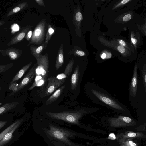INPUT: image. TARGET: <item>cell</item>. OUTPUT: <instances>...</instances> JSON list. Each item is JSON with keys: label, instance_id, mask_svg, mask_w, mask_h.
Wrapping results in <instances>:
<instances>
[{"label": "cell", "instance_id": "cell-1", "mask_svg": "<svg viewBox=\"0 0 146 146\" xmlns=\"http://www.w3.org/2000/svg\"><path fill=\"white\" fill-rule=\"evenodd\" d=\"M105 8L102 21L108 29L107 31L104 33L108 36L120 35L123 31L138 22L143 15V12L138 15L135 10L130 8L113 12L106 11Z\"/></svg>", "mask_w": 146, "mask_h": 146}, {"label": "cell", "instance_id": "cell-2", "mask_svg": "<svg viewBox=\"0 0 146 146\" xmlns=\"http://www.w3.org/2000/svg\"><path fill=\"white\" fill-rule=\"evenodd\" d=\"M86 90L88 97L93 103L129 116L130 111L125 105L94 82L88 83Z\"/></svg>", "mask_w": 146, "mask_h": 146}, {"label": "cell", "instance_id": "cell-3", "mask_svg": "<svg viewBox=\"0 0 146 146\" xmlns=\"http://www.w3.org/2000/svg\"><path fill=\"white\" fill-rule=\"evenodd\" d=\"M90 42L96 49L107 48L115 51L117 58L125 63L135 61L137 54H134L119 44L114 40L108 39L104 32L100 29L92 32L90 36Z\"/></svg>", "mask_w": 146, "mask_h": 146}, {"label": "cell", "instance_id": "cell-4", "mask_svg": "<svg viewBox=\"0 0 146 146\" xmlns=\"http://www.w3.org/2000/svg\"><path fill=\"white\" fill-rule=\"evenodd\" d=\"M129 102L133 108L138 112L146 108V88L141 76H139L138 69L135 64L133 74L129 84L128 91Z\"/></svg>", "mask_w": 146, "mask_h": 146}, {"label": "cell", "instance_id": "cell-5", "mask_svg": "<svg viewBox=\"0 0 146 146\" xmlns=\"http://www.w3.org/2000/svg\"><path fill=\"white\" fill-rule=\"evenodd\" d=\"M100 110L99 108L87 107L74 112H47L46 114L52 119L62 120L69 123L79 125V120L83 115L93 113Z\"/></svg>", "mask_w": 146, "mask_h": 146}, {"label": "cell", "instance_id": "cell-6", "mask_svg": "<svg viewBox=\"0 0 146 146\" xmlns=\"http://www.w3.org/2000/svg\"><path fill=\"white\" fill-rule=\"evenodd\" d=\"M44 132L49 137L63 142L70 146H80L74 144L68 139L70 137H74L76 134L70 131L66 130L52 124L49 125V129H44Z\"/></svg>", "mask_w": 146, "mask_h": 146}, {"label": "cell", "instance_id": "cell-7", "mask_svg": "<svg viewBox=\"0 0 146 146\" xmlns=\"http://www.w3.org/2000/svg\"><path fill=\"white\" fill-rule=\"evenodd\" d=\"M141 0H111L105 7L106 11L115 12L119 10L130 8L136 10L142 5Z\"/></svg>", "mask_w": 146, "mask_h": 146}, {"label": "cell", "instance_id": "cell-8", "mask_svg": "<svg viewBox=\"0 0 146 146\" xmlns=\"http://www.w3.org/2000/svg\"><path fill=\"white\" fill-rule=\"evenodd\" d=\"M47 23L44 19L42 20L35 29L29 45H40L43 42L45 37Z\"/></svg>", "mask_w": 146, "mask_h": 146}, {"label": "cell", "instance_id": "cell-9", "mask_svg": "<svg viewBox=\"0 0 146 146\" xmlns=\"http://www.w3.org/2000/svg\"><path fill=\"white\" fill-rule=\"evenodd\" d=\"M35 58L37 64L35 70V76H40L46 80L48 76L49 65L48 54H40Z\"/></svg>", "mask_w": 146, "mask_h": 146}, {"label": "cell", "instance_id": "cell-10", "mask_svg": "<svg viewBox=\"0 0 146 146\" xmlns=\"http://www.w3.org/2000/svg\"><path fill=\"white\" fill-rule=\"evenodd\" d=\"M107 120L110 125L113 127L133 126L137 124L135 120L124 115L109 117Z\"/></svg>", "mask_w": 146, "mask_h": 146}, {"label": "cell", "instance_id": "cell-11", "mask_svg": "<svg viewBox=\"0 0 146 146\" xmlns=\"http://www.w3.org/2000/svg\"><path fill=\"white\" fill-rule=\"evenodd\" d=\"M129 40L131 42L135 50L137 51L143 45V37L138 30L135 24L129 28Z\"/></svg>", "mask_w": 146, "mask_h": 146}, {"label": "cell", "instance_id": "cell-12", "mask_svg": "<svg viewBox=\"0 0 146 146\" xmlns=\"http://www.w3.org/2000/svg\"><path fill=\"white\" fill-rule=\"evenodd\" d=\"M97 52L95 57L97 64L103 62L114 57H117V54L113 50L107 48L97 49Z\"/></svg>", "mask_w": 146, "mask_h": 146}, {"label": "cell", "instance_id": "cell-13", "mask_svg": "<svg viewBox=\"0 0 146 146\" xmlns=\"http://www.w3.org/2000/svg\"><path fill=\"white\" fill-rule=\"evenodd\" d=\"M135 64L140 72L143 84L146 86V50L141 51L137 57Z\"/></svg>", "mask_w": 146, "mask_h": 146}, {"label": "cell", "instance_id": "cell-14", "mask_svg": "<svg viewBox=\"0 0 146 146\" xmlns=\"http://www.w3.org/2000/svg\"><path fill=\"white\" fill-rule=\"evenodd\" d=\"M65 79L59 80L54 76L50 77L47 80V85L44 91V96H49L64 82Z\"/></svg>", "mask_w": 146, "mask_h": 146}, {"label": "cell", "instance_id": "cell-15", "mask_svg": "<svg viewBox=\"0 0 146 146\" xmlns=\"http://www.w3.org/2000/svg\"><path fill=\"white\" fill-rule=\"evenodd\" d=\"M83 20L81 9L78 5L76 9L74 10L73 18V22L75 27V32L78 37L81 38L82 36L81 23Z\"/></svg>", "mask_w": 146, "mask_h": 146}, {"label": "cell", "instance_id": "cell-16", "mask_svg": "<svg viewBox=\"0 0 146 146\" xmlns=\"http://www.w3.org/2000/svg\"><path fill=\"white\" fill-rule=\"evenodd\" d=\"M37 66V63L35 64L20 83L17 85L16 84L17 90L14 94L24 88L30 83L35 76V70Z\"/></svg>", "mask_w": 146, "mask_h": 146}, {"label": "cell", "instance_id": "cell-17", "mask_svg": "<svg viewBox=\"0 0 146 146\" xmlns=\"http://www.w3.org/2000/svg\"><path fill=\"white\" fill-rule=\"evenodd\" d=\"M114 40L119 44L133 53L137 54L131 42L124 36L120 35L108 36Z\"/></svg>", "mask_w": 146, "mask_h": 146}, {"label": "cell", "instance_id": "cell-18", "mask_svg": "<svg viewBox=\"0 0 146 146\" xmlns=\"http://www.w3.org/2000/svg\"><path fill=\"white\" fill-rule=\"evenodd\" d=\"M23 121V119H19L18 122L4 136L0 141V146H3L7 143L12 137L14 132L20 125Z\"/></svg>", "mask_w": 146, "mask_h": 146}, {"label": "cell", "instance_id": "cell-19", "mask_svg": "<svg viewBox=\"0 0 146 146\" xmlns=\"http://www.w3.org/2000/svg\"><path fill=\"white\" fill-rule=\"evenodd\" d=\"M80 76V66L77 65L71 77V86L72 90L76 89L78 84Z\"/></svg>", "mask_w": 146, "mask_h": 146}, {"label": "cell", "instance_id": "cell-20", "mask_svg": "<svg viewBox=\"0 0 146 146\" xmlns=\"http://www.w3.org/2000/svg\"><path fill=\"white\" fill-rule=\"evenodd\" d=\"M74 63L73 59L71 60L67 64L64 72L57 75L56 78L58 79L62 80L68 77L72 72Z\"/></svg>", "mask_w": 146, "mask_h": 146}, {"label": "cell", "instance_id": "cell-21", "mask_svg": "<svg viewBox=\"0 0 146 146\" xmlns=\"http://www.w3.org/2000/svg\"><path fill=\"white\" fill-rule=\"evenodd\" d=\"M63 46L62 43L58 52L55 63V69L58 70L64 64Z\"/></svg>", "mask_w": 146, "mask_h": 146}, {"label": "cell", "instance_id": "cell-22", "mask_svg": "<svg viewBox=\"0 0 146 146\" xmlns=\"http://www.w3.org/2000/svg\"><path fill=\"white\" fill-rule=\"evenodd\" d=\"M65 86H62L56 90L48 99L45 105H47L54 102L59 97L65 88Z\"/></svg>", "mask_w": 146, "mask_h": 146}, {"label": "cell", "instance_id": "cell-23", "mask_svg": "<svg viewBox=\"0 0 146 146\" xmlns=\"http://www.w3.org/2000/svg\"><path fill=\"white\" fill-rule=\"evenodd\" d=\"M33 63L31 62L24 66L14 76L10 83V85L20 79L28 69Z\"/></svg>", "mask_w": 146, "mask_h": 146}, {"label": "cell", "instance_id": "cell-24", "mask_svg": "<svg viewBox=\"0 0 146 146\" xmlns=\"http://www.w3.org/2000/svg\"><path fill=\"white\" fill-rule=\"evenodd\" d=\"M47 45L44 43L38 46L32 45L30 47L31 52L33 56L35 58L39 56L44 49H45Z\"/></svg>", "mask_w": 146, "mask_h": 146}, {"label": "cell", "instance_id": "cell-25", "mask_svg": "<svg viewBox=\"0 0 146 146\" xmlns=\"http://www.w3.org/2000/svg\"><path fill=\"white\" fill-rule=\"evenodd\" d=\"M19 104L18 102H14L6 103L0 107V115L14 109Z\"/></svg>", "mask_w": 146, "mask_h": 146}, {"label": "cell", "instance_id": "cell-26", "mask_svg": "<svg viewBox=\"0 0 146 146\" xmlns=\"http://www.w3.org/2000/svg\"><path fill=\"white\" fill-rule=\"evenodd\" d=\"M76 48H74L72 51H70L69 52V54H73L76 57H86L88 55V54L86 51L84 49H82L81 48L75 46Z\"/></svg>", "mask_w": 146, "mask_h": 146}, {"label": "cell", "instance_id": "cell-27", "mask_svg": "<svg viewBox=\"0 0 146 146\" xmlns=\"http://www.w3.org/2000/svg\"><path fill=\"white\" fill-rule=\"evenodd\" d=\"M54 29L50 24H49L48 26V29L47 32L46 37L44 41V43L47 45L49 41L54 32Z\"/></svg>", "mask_w": 146, "mask_h": 146}, {"label": "cell", "instance_id": "cell-28", "mask_svg": "<svg viewBox=\"0 0 146 146\" xmlns=\"http://www.w3.org/2000/svg\"><path fill=\"white\" fill-rule=\"evenodd\" d=\"M143 134L141 133L130 132L124 134L123 136V138L122 139H125L127 138L141 137L143 136Z\"/></svg>", "mask_w": 146, "mask_h": 146}, {"label": "cell", "instance_id": "cell-29", "mask_svg": "<svg viewBox=\"0 0 146 146\" xmlns=\"http://www.w3.org/2000/svg\"><path fill=\"white\" fill-rule=\"evenodd\" d=\"M45 81L46 80L43 79L34 80V82L28 90H31L35 87L42 86L44 83Z\"/></svg>", "mask_w": 146, "mask_h": 146}, {"label": "cell", "instance_id": "cell-30", "mask_svg": "<svg viewBox=\"0 0 146 146\" xmlns=\"http://www.w3.org/2000/svg\"><path fill=\"white\" fill-rule=\"evenodd\" d=\"M18 120L16 121L9 127L5 129L0 133V141L2 139L5 135L17 123Z\"/></svg>", "mask_w": 146, "mask_h": 146}, {"label": "cell", "instance_id": "cell-31", "mask_svg": "<svg viewBox=\"0 0 146 146\" xmlns=\"http://www.w3.org/2000/svg\"><path fill=\"white\" fill-rule=\"evenodd\" d=\"M13 65V64H10L6 65H0V73L5 72L7 70Z\"/></svg>", "mask_w": 146, "mask_h": 146}, {"label": "cell", "instance_id": "cell-32", "mask_svg": "<svg viewBox=\"0 0 146 146\" xmlns=\"http://www.w3.org/2000/svg\"><path fill=\"white\" fill-rule=\"evenodd\" d=\"M29 27H27L26 29L25 32H23L20 33L17 37V40L19 41H21L22 40L25 36L26 33L29 30Z\"/></svg>", "mask_w": 146, "mask_h": 146}, {"label": "cell", "instance_id": "cell-33", "mask_svg": "<svg viewBox=\"0 0 146 146\" xmlns=\"http://www.w3.org/2000/svg\"><path fill=\"white\" fill-rule=\"evenodd\" d=\"M122 144L126 146H137V144L135 143L129 139L123 142Z\"/></svg>", "mask_w": 146, "mask_h": 146}, {"label": "cell", "instance_id": "cell-34", "mask_svg": "<svg viewBox=\"0 0 146 146\" xmlns=\"http://www.w3.org/2000/svg\"><path fill=\"white\" fill-rule=\"evenodd\" d=\"M9 54L10 58L13 60H15L18 57L17 54L13 51L10 52Z\"/></svg>", "mask_w": 146, "mask_h": 146}, {"label": "cell", "instance_id": "cell-35", "mask_svg": "<svg viewBox=\"0 0 146 146\" xmlns=\"http://www.w3.org/2000/svg\"><path fill=\"white\" fill-rule=\"evenodd\" d=\"M32 34L33 32L31 30L28 31L26 37V38L28 41L30 40L32 36Z\"/></svg>", "mask_w": 146, "mask_h": 146}, {"label": "cell", "instance_id": "cell-36", "mask_svg": "<svg viewBox=\"0 0 146 146\" xmlns=\"http://www.w3.org/2000/svg\"><path fill=\"white\" fill-rule=\"evenodd\" d=\"M35 1L40 5L43 7L45 6L43 0H35Z\"/></svg>", "mask_w": 146, "mask_h": 146}, {"label": "cell", "instance_id": "cell-37", "mask_svg": "<svg viewBox=\"0 0 146 146\" xmlns=\"http://www.w3.org/2000/svg\"><path fill=\"white\" fill-rule=\"evenodd\" d=\"M108 139L111 140H115L116 139V137L114 133H111L109 135Z\"/></svg>", "mask_w": 146, "mask_h": 146}, {"label": "cell", "instance_id": "cell-38", "mask_svg": "<svg viewBox=\"0 0 146 146\" xmlns=\"http://www.w3.org/2000/svg\"><path fill=\"white\" fill-rule=\"evenodd\" d=\"M7 121H0V129L2 128L7 123Z\"/></svg>", "mask_w": 146, "mask_h": 146}, {"label": "cell", "instance_id": "cell-39", "mask_svg": "<svg viewBox=\"0 0 146 146\" xmlns=\"http://www.w3.org/2000/svg\"><path fill=\"white\" fill-rule=\"evenodd\" d=\"M20 9L21 8L20 7H17L13 9V12L15 13H17L20 10Z\"/></svg>", "mask_w": 146, "mask_h": 146}, {"label": "cell", "instance_id": "cell-40", "mask_svg": "<svg viewBox=\"0 0 146 146\" xmlns=\"http://www.w3.org/2000/svg\"><path fill=\"white\" fill-rule=\"evenodd\" d=\"M121 146H126L125 145H124L123 144H122Z\"/></svg>", "mask_w": 146, "mask_h": 146}, {"label": "cell", "instance_id": "cell-41", "mask_svg": "<svg viewBox=\"0 0 146 146\" xmlns=\"http://www.w3.org/2000/svg\"><path fill=\"white\" fill-rule=\"evenodd\" d=\"M1 87H0V91H1Z\"/></svg>", "mask_w": 146, "mask_h": 146}]
</instances>
